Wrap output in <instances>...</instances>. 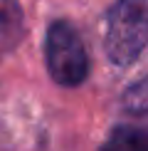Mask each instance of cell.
Segmentation results:
<instances>
[{
  "mask_svg": "<svg viewBox=\"0 0 148 151\" xmlns=\"http://www.w3.org/2000/svg\"><path fill=\"white\" fill-rule=\"evenodd\" d=\"M148 37V0H116L106 10L104 50L116 67L141 60Z\"/></svg>",
  "mask_w": 148,
  "mask_h": 151,
  "instance_id": "obj_1",
  "label": "cell"
},
{
  "mask_svg": "<svg viewBox=\"0 0 148 151\" xmlns=\"http://www.w3.org/2000/svg\"><path fill=\"white\" fill-rule=\"evenodd\" d=\"M47 74L59 87H79L89 77V55L72 22L54 20L45 35Z\"/></svg>",
  "mask_w": 148,
  "mask_h": 151,
  "instance_id": "obj_2",
  "label": "cell"
},
{
  "mask_svg": "<svg viewBox=\"0 0 148 151\" xmlns=\"http://www.w3.org/2000/svg\"><path fill=\"white\" fill-rule=\"evenodd\" d=\"M101 151H148L146 129L136 124H119L111 129Z\"/></svg>",
  "mask_w": 148,
  "mask_h": 151,
  "instance_id": "obj_3",
  "label": "cell"
},
{
  "mask_svg": "<svg viewBox=\"0 0 148 151\" xmlns=\"http://www.w3.org/2000/svg\"><path fill=\"white\" fill-rule=\"evenodd\" d=\"M25 17L17 0H0V42L5 47H12L22 37Z\"/></svg>",
  "mask_w": 148,
  "mask_h": 151,
  "instance_id": "obj_4",
  "label": "cell"
},
{
  "mask_svg": "<svg viewBox=\"0 0 148 151\" xmlns=\"http://www.w3.org/2000/svg\"><path fill=\"white\" fill-rule=\"evenodd\" d=\"M123 106L128 109V114L143 119L146 116V82L138 79L136 84L128 87V92L123 94Z\"/></svg>",
  "mask_w": 148,
  "mask_h": 151,
  "instance_id": "obj_5",
  "label": "cell"
}]
</instances>
